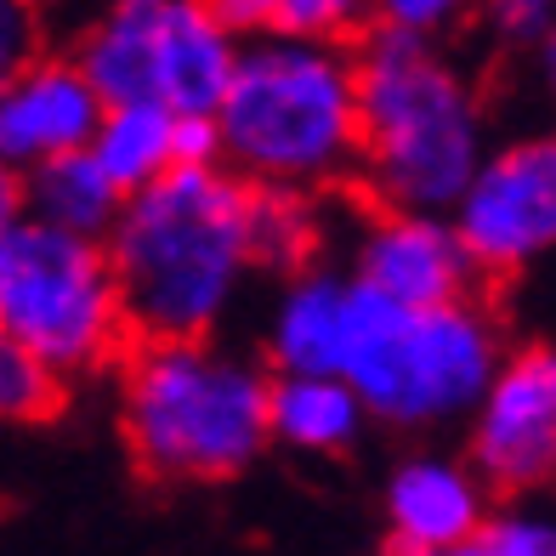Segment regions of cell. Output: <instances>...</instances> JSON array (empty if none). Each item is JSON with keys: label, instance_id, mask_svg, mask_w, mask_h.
<instances>
[{"label": "cell", "instance_id": "obj_1", "mask_svg": "<svg viewBox=\"0 0 556 556\" xmlns=\"http://www.w3.org/2000/svg\"><path fill=\"white\" fill-rule=\"evenodd\" d=\"M131 336H216L250 285V182L233 165H170L119 199L103 233Z\"/></svg>", "mask_w": 556, "mask_h": 556}, {"label": "cell", "instance_id": "obj_2", "mask_svg": "<svg viewBox=\"0 0 556 556\" xmlns=\"http://www.w3.org/2000/svg\"><path fill=\"white\" fill-rule=\"evenodd\" d=\"M358 182L375 205L448 211L489 148V103L443 40L369 23L352 40Z\"/></svg>", "mask_w": 556, "mask_h": 556}, {"label": "cell", "instance_id": "obj_3", "mask_svg": "<svg viewBox=\"0 0 556 556\" xmlns=\"http://www.w3.org/2000/svg\"><path fill=\"white\" fill-rule=\"evenodd\" d=\"M119 432L142 477L233 483L267 448V369L216 336H137L119 352Z\"/></svg>", "mask_w": 556, "mask_h": 556}, {"label": "cell", "instance_id": "obj_4", "mask_svg": "<svg viewBox=\"0 0 556 556\" xmlns=\"http://www.w3.org/2000/svg\"><path fill=\"white\" fill-rule=\"evenodd\" d=\"M222 165L262 188L330 193L352 182L358 160V91L352 46L250 35L239 40L233 74L216 97Z\"/></svg>", "mask_w": 556, "mask_h": 556}, {"label": "cell", "instance_id": "obj_5", "mask_svg": "<svg viewBox=\"0 0 556 556\" xmlns=\"http://www.w3.org/2000/svg\"><path fill=\"white\" fill-rule=\"evenodd\" d=\"M500 358L505 330L489 313L483 290L432 301V307H403L352 278L336 375L352 381L369 420L397 426V432L466 420Z\"/></svg>", "mask_w": 556, "mask_h": 556}, {"label": "cell", "instance_id": "obj_6", "mask_svg": "<svg viewBox=\"0 0 556 556\" xmlns=\"http://www.w3.org/2000/svg\"><path fill=\"white\" fill-rule=\"evenodd\" d=\"M0 330L40 352L63 381L114 369L137 336L103 239L17 216L0 233Z\"/></svg>", "mask_w": 556, "mask_h": 556}, {"label": "cell", "instance_id": "obj_7", "mask_svg": "<svg viewBox=\"0 0 556 556\" xmlns=\"http://www.w3.org/2000/svg\"><path fill=\"white\" fill-rule=\"evenodd\" d=\"M233 58L239 35L205 0H103L74 46L103 103L154 97L170 114H211Z\"/></svg>", "mask_w": 556, "mask_h": 556}, {"label": "cell", "instance_id": "obj_8", "mask_svg": "<svg viewBox=\"0 0 556 556\" xmlns=\"http://www.w3.org/2000/svg\"><path fill=\"white\" fill-rule=\"evenodd\" d=\"M448 222L483 285L556 256V125L489 142Z\"/></svg>", "mask_w": 556, "mask_h": 556}, {"label": "cell", "instance_id": "obj_9", "mask_svg": "<svg viewBox=\"0 0 556 556\" xmlns=\"http://www.w3.org/2000/svg\"><path fill=\"white\" fill-rule=\"evenodd\" d=\"M466 460L489 494H540L556 483V346H517L471 403Z\"/></svg>", "mask_w": 556, "mask_h": 556}, {"label": "cell", "instance_id": "obj_10", "mask_svg": "<svg viewBox=\"0 0 556 556\" xmlns=\"http://www.w3.org/2000/svg\"><path fill=\"white\" fill-rule=\"evenodd\" d=\"M352 278L403 307H432V301L477 295L483 273L466 256L448 211H409V205H375L352 239Z\"/></svg>", "mask_w": 556, "mask_h": 556}, {"label": "cell", "instance_id": "obj_11", "mask_svg": "<svg viewBox=\"0 0 556 556\" xmlns=\"http://www.w3.org/2000/svg\"><path fill=\"white\" fill-rule=\"evenodd\" d=\"M103 114V97L86 80L74 58L35 52L12 74H0V160L12 170H29L52 154L86 148Z\"/></svg>", "mask_w": 556, "mask_h": 556}, {"label": "cell", "instance_id": "obj_12", "mask_svg": "<svg viewBox=\"0 0 556 556\" xmlns=\"http://www.w3.org/2000/svg\"><path fill=\"white\" fill-rule=\"evenodd\" d=\"M489 505V483L471 460H454V454H409L381 494L387 540L409 556H460Z\"/></svg>", "mask_w": 556, "mask_h": 556}, {"label": "cell", "instance_id": "obj_13", "mask_svg": "<svg viewBox=\"0 0 556 556\" xmlns=\"http://www.w3.org/2000/svg\"><path fill=\"white\" fill-rule=\"evenodd\" d=\"M346 267H301L285 278L267 313V364L273 369H330L341 364V330H346Z\"/></svg>", "mask_w": 556, "mask_h": 556}, {"label": "cell", "instance_id": "obj_14", "mask_svg": "<svg viewBox=\"0 0 556 556\" xmlns=\"http://www.w3.org/2000/svg\"><path fill=\"white\" fill-rule=\"evenodd\" d=\"M369 409L346 375L330 369H273L267 375V443L295 454H346L364 438Z\"/></svg>", "mask_w": 556, "mask_h": 556}, {"label": "cell", "instance_id": "obj_15", "mask_svg": "<svg viewBox=\"0 0 556 556\" xmlns=\"http://www.w3.org/2000/svg\"><path fill=\"white\" fill-rule=\"evenodd\" d=\"M119 188L109 182V170L91 160V148H68L23 170V216L68 227V233L103 239L109 222L119 216Z\"/></svg>", "mask_w": 556, "mask_h": 556}, {"label": "cell", "instance_id": "obj_16", "mask_svg": "<svg viewBox=\"0 0 556 556\" xmlns=\"http://www.w3.org/2000/svg\"><path fill=\"white\" fill-rule=\"evenodd\" d=\"M324 193L307 188H262L250 182V262L256 273L290 278L324 262Z\"/></svg>", "mask_w": 556, "mask_h": 556}, {"label": "cell", "instance_id": "obj_17", "mask_svg": "<svg viewBox=\"0 0 556 556\" xmlns=\"http://www.w3.org/2000/svg\"><path fill=\"white\" fill-rule=\"evenodd\" d=\"M86 148H91V160L109 170V182L119 193H131L142 182H154L160 170H170V109L154 103V97L103 103Z\"/></svg>", "mask_w": 556, "mask_h": 556}, {"label": "cell", "instance_id": "obj_18", "mask_svg": "<svg viewBox=\"0 0 556 556\" xmlns=\"http://www.w3.org/2000/svg\"><path fill=\"white\" fill-rule=\"evenodd\" d=\"M63 397H68L63 375L17 336L0 330V426H40L63 415Z\"/></svg>", "mask_w": 556, "mask_h": 556}, {"label": "cell", "instance_id": "obj_19", "mask_svg": "<svg viewBox=\"0 0 556 556\" xmlns=\"http://www.w3.org/2000/svg\"><path fill=\"white\" fill-rule=\"evenodd\" d=\"M466 23L477 40L500 58H528L540 46V35L556 23V0H471Z\"/></svg>", "mask_w": 556, "mask_h": 556}, {"label": "cell", "instance_id": "obj_20", "mask_svg": "<svg viewBox=\"0 0 556 556\" xmlns=\"http://www.w3.org/2000/svg\"><path fill=\"white\" fill-rule=\"evenodd\" d=\"M460 556H556V517L528 505H505V511L489 505Z\"/></svg>", "mask_w": 556, "mask_h": 556}, {"label": "cell", "instance_id": "obj_21", "mask_svg": "<svg viewBox=\"0 0 556 556\" xmlns=\"http://www.w3.org/2000/svg\"><path fill=\"white\" fill-rule=\"evenodd\" d=\"M273 29L278 35H295V40L352 46V40L369 29V0H285Z\"/></svg>", "mask_w": 556, "mask_h": 556}, {"label": "cell", "instance_id": "obj_22", "mask_svg": "<svg viewBox=\"0 0 556 556\" xmlns=\"http://www.w3.org/2000/svg\"><path fill=\"white\" fill-rule=\"evenodd\" d=\"M466 12L471 0H369V23H392V29L432 35V40L466 29Z\"/></svg>", "mask_w": 556, "mask_h": 556}, {"label": "cell", "instance_id": "obj_23", "mask_svg": "<svg viewBox=\"0 0 556 556\" xmlns=\"http://www.w3.org/2000/svg\"><path fill=\"white\" fill-rule=\"evenodd\" d=\"M40 46H46L40 0H0V74H12L17 63H29Z\"/></svg>", "mask_w": 556, "mask_h": 556}, {"label": "cell", "instance_id": "obj_24", "mask_svg": "<svg viewBox=\"0 0 556 556\" xmlns=\"http://www.w3.org/2000/svg\"><path fill=\"white\" fill-rule=\"evenodd\" d=\"M222 137L216 114H170V165H216Z\"/></svg>", "mask_w": 556, "mask_h": 556}, {"label": "cell", "instance_id": "obj_25", "mask_svg": "<svg viewBox=\"0 0 556 556\" xmlns=\"http://www.w3.org/2000/svg\"><path fill=\"white\" fill-rule=\"evenodd\" d=\"M205 7H211L239 40H250V35H267V29H273L285 0H205Z\"/></svg>", "mask_w": 556, "mask_h": 556}, {"label": "cell", "instance_id": "obj_26", "mask_svg": "<svg viewBox=\"0 0 556 556\" xmlns=\"http://www.w3.org/2000/svg\"><path fill=\"white\" fill-rule=\"evenodd\" d=\"M522 63H528V74H534V91H540V103L556 114V23H551V29L540 35V46H534V52H528Z\"/></svg>", "mask_w": 556, "mask_h": 556}, {"label": "cell", "instance_id": "obj_27", "mask_svg": "<svg viewBox=\"0 0 556 556\" xmlns=\"http://www.w3.org/2000/svg\"><path fill=\"white\" fill-rule=\"evenodd\" d=\"M23 216V170H12L7 160H0V233Z\"/></svg>", "mask_w": 556, "mask_h": 556}]
</instances>
